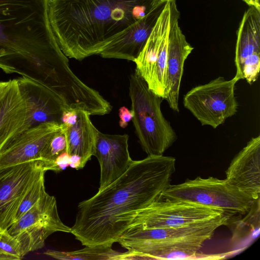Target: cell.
<instances>
[{"label": "cell", "mask_w": 260, "mask_h": 260, "mask_svg": "<svg viewBox=\"0 0 260 260\" xmlns=\"http://www.w3.org/2000/svg\"><path fill=\"white\" fill-rule=\"evenodd\" d=\"M249 7L256 8L260 11V0H243Z\"/></svg>", "instance_id": "cell-29"}, {"label": "cell", "mask_w": 260, "mask_h": 260, "mask_svg": "<svg viewBox=\"0 0 260 260\" xmlns=\"http://www.w3.org/2000/svg\"><path fill=\"white\" fill-rule=\"evenodd\" d=\"M90 115L78 110L76 122L69 126L60 124L64 129L67 143V153L69 156L76 155L81 159V167L94 155L98 129L93 125Z\"/></svg>", "instance_id": "cell-20"}, {"label": "cell", "mask_w": 260, "mask_h": 260, "mask_svg": "<svg viewBox=\"0 0 260 260\" xmlns=\"http://www.w3.org/2000/svg\"><path fill=\"white\" fill-rule=\"evenodd\" d=\"M17 80L26 101L30 126L50 122L60 124L66 107L59 97L36 78L24 75Z\"/></svg>", "instance_id": "cell-16"}, {"label": "cell", "mask_w": 260, "mask_h": 260, "mask_svg": "<svg viewBox=\"0 0 260 260\" xmlns=\"http://www.w3.org/2000/svg\"><path fill=\"white\" fill-rule=\"evenodd\" d=\"M160 0H50L49 18L65 55L81 60L103 48Z\"/></svg>", "instance_id": "cell-2"}, {"label": "cell", "mask_w": 260, "mask_h": 260, "mask_svg": "<svg viewBox=\"0 0 260 260\" xmlns=\"http://www.w3.org/2000/svg\"><path fill=\"white\" fill-rule=\"evenodd\" d=\"M129 95L136 133L148 156L162 155L177 137L160 109L164 99L152 92L135 71L129 77Z\"/></svg>", "instance_id": "cell-5"}, {"label": "cell", "mask_w": 260, "mask_h": 260, "mask_svg": "<svg viewBox=\"0 0 260 260\" xmlns=\"http://www.w3.org/2000/svg\"><path fill=\"white\" fill-rule=\"evenodd\" d=\"M169 0H160L146 15L106 46L99 55L104 58L134 61L143 50Z\"/></svg>", "instance_id": "cell-15"}, {"label": "cell", "mask_w": 260, "mask_h": 260, "mask_svg": "<svg viewBox=\"0 0 260 260\" xmlns=\"http://www.w3.org/2000/svg\"><path fill=\"white\" fill-rule=\"evenodd\" d=\"M169 28L166 76L165 99L171 109L179 112V96L184 62L193 47L179 26L180 12L176 0H169Z\"/></svg>", "instance_id": "cell-12"}, {"label": "cell", "mask_w": 260, "mask_h": 260, "mask_svg": "<svg viewBox=\"0 0 260 260\" xmlns=\"http://www.w3.org/2000/svg\"><path fill=\"white\" fill-rule=\"evenodd\" d=\"M29 127L25 98L17 79H12L0 103V153L12 140Z\"/></svg>", "instance_id": "cell-19"}, {"label": "cell", "mask_w": 260, "mask_h": 260, "mask_svg": "<svg viewBox=\"0 0 260 260\" xmlns=\"http://www.w3.org/2000/svg\"><path fill=\"white\" fill-rule=\"evenodd\" d=\"M229 215L179 228L141 229L129 226L118 243L126 249V259H154L157 253L174 248L199 250L219 227L228 223Z\"/></svg>", "instance_id": "cell-4"}, {"label": "cell", "mask_w": 260, "mask_h": 260, "mask_svg": "<svg viewBox=\"0 0 260 260\" xmlns=\"http://www.w3.org/2000/svg\"><path fill=\"white\" fill-rule=\"evenodd\" d=\"M7 231L19 243L25 256L42 248L46 239L57 232L71 233L59 217L55 198L46 193Z\"/></svg>", "instance_id": "cell-8"}, {"label": "cell", "mask_w": 260, "mask_h": 260, "mask_svg": "<svg viewBox=\"0 0 260 260\" xmlns=\"http://www.w3.org/2000/svg\"><path fill=\"white\" fill-rule=\"evenodd\" d=\"M61 128V124L50 122L26 129L0 153V168L34 160L42 161L50 141Z\"/></svg>", "instance_id": "cell-14"}, {"label": "cell", "mask_w": 260, "mask_h": 260, "mask_svg": "<svg viewBox=\"0 0 260 260\" xmlns=\"http://www.w3.org/2000/svg\"><path fill=\"white\" fill-rule=\"evenodd\" d=\"M50 0H0V68L23 60L34 66L60 48L49 18Z\"/></svg>", "instance_id": "cell-3"}, {"label": "cell", "mask_w": 260, "mask_h": 260, "mask_svg": "<svg viewBox=\"0 0 260 260\" xmlns=\"http://www.w3.org/2000/svg\"><path fill=\"white\" fill-rule=\"evenodd\" d=\"M169 20L168 3L143 50L134 61L136 66L135 71L146 82L149 88L164 100Z\"/></svg>", "instance_id": "cell-10"}, {"label": "cell", "mask_w": 260, "mask_h": 260, "mask_svg": "<svg viewBox=\"0 0 260 260\" xmlns=\"http://www.w3.org/2000/svg\"><path fill=\"white\" fill-rule=\"evenodd\" d=\"M162 199L190 202L222 211L226 215L247 213L256 201L225 179L198 177L183 183L170 185Z\"/></svg>", "instance_id": "cell-6"}, {"label": "cell", "mask_w": 260, "mask_h": 260, "mask_svg": "<svg viewBox=\"0 0 260 260\" xmlns=\"http://www.w3.org/2000/svg\"><path fill=\"white\" fill-rule=\"evenodd\" d=\"M46 171L42 162L34 160L0 168V228L7 230L16 221L25 196Z\"/></svg>", "instance_id": "cell-11"}, {"label": "cell", "mask_w": 260, "mask_h": 260, "mask_svg": "<svg viewBox=\"0 0 260 260\" xmlns=\"http://www.w3.org/2000/svg\"><path fill=\"white\" fill-rule=\"evenodd\" d=\"M235 76L250 85L257 80L260 71V11L250 7L240 23L236 44Z\"/></svg>", "instance_id": "cell-13"}, {"label": "cell", "mask_w": 260, "mask_h": 260, "mask_svg": "<svg viewBox=\"0 0 260 260\" xmlns=\"http://www.w3.org/2000/svg\"><path fill=\"white\" fill-rule=\"evenodd\" d=\"M66 135L61 126V129L52 138L46 149L41 161L44 170L46 171L51 170L55 172V161L60 154L66 152Z\"/></svg>", "instance_id": "cell-22"}, {"label": "cell", "mask_w": 260, "mask_h": 260, "mask_svg": "<svg viewBox=\"0 0 260 260\" xmlns=\"http://www.w3.org/2000/svg\"><path fill=\"white\" fill-rule=\"evenodd\" d=\"M46 193L45 174H43L35 182L25 196L17 212L16 221L30 209Z\"/></svg>", "instance_id": "cell-24"}, {"label": "cell", "mask_w": 260, "mask_h": 260, "mask_svg": "<svg viewBox=\"0 0 260 260\" xmlns=\"http://www.w3.org/2000/svg\"><path fill=\"white\" fill-rule=\"evenodd\" d=\"M24 256L19 243L7 230L0 234V260H20Z\"/></svg>", "instance_id": "cell-25"}, {"label": "cell", "mask_w": 260, "mask_h": 260, "mask_svg": "<svg viewBox=\"0 0 260 260\" xmlns=\"http://www.w3.org/2000/svg\"><path fill=\"white\" fill-rule=\"evenodd\" d=\"M223 254H206L199 250L188 248H174L160 252L154 256V259H220Z\"/></svg>", "instance_id": "cell-23"}, {"label": "cell", "mask_w": 260, "mask_h": 260, "mask_svg": "<svg viewBox=\"0 0 260 260\" xmlns=\"http://www.w3.org/2000/svg\"><path fill=\"white\" fill-rule=\"evenodd\" d=\"M225 214L220 210L200 204L161 199L140 211L129 227L141 229L179 228Z\"/></svg>", "instance_id": "cell-9"}, {"label": "cell", "mask_w": 260, "mask_h": 260, "mask_svg": "<svg viewBox=\"0 0 260 260\" xmlns=\"http://www.w3.org/2000/svg\"><path fill=\"white\" fill-rule=\"evenodd\" d=\"M4 230H2L1 228H0V234H1Z\"/></svg>", "instance_id": "cell-30"}, {"label": "cell", "mask_w": 260, "mask_h": 260, "mask_svg": "<svg viewBox=\"0 0 260 260\" xmlns=\"http://www.w3.org/2000/svg\"><path fill=\"white\" fill-rule=\"evenodd\" d=\"M238 81L235 76L229 80L218 77L195 86L184 95L183 105L202 125L216 128L238 111L235 89Z\"/></svg>", "instance_id": "cell-7"}, {"label": "cell", "mask_w": 260, "mask_h": 260, "mask_svg": "<svg viewBox=\"0 0 260 260\" xmlns=\"http://www.w3.org/2000/svg\"><path fill=\"white\" fill-rule=\"evenodd\" d=\"M176 159L148 156L90 198L80 202L71 233L84 246L112 247L137 215L162 199L171 184Z\"/></svg>", "instance_id": "cell-1"}, {"label": "cell", "mask_w": 260, "mask_h": 260, "mask_svg": "<svg viewBox=\"0 0 260 260\" xmlns=\"http://www.w3.org/2000/svg\"><path fill=\"white\" fill-rule=\"evenodd\" d=\"M11 83L12 80H9V81H7L0 82V103L9 90Z\"/></svg>", "instance_id": "cell-28"}, {"label": "cell", "mask_w": 260, "mask_h": 260, "mask_svg": "<svg viewBox=\"0 0 260 260\" xmlns=\"http://www.w3.org/2000/svg\"><path fill=\"white\" fill-rule=\"evenodd\" d=\"M78 110L66 108L62 115L61 124L66 126H69L74 124L77 120Z\"/></svg>", "instance_id": "cell-26"}, {"label": "cell", "mask_w": 260, "mask_h": 260, "mask_svg": "<svg viewBox=\"0 0 260 260\" xmlns=\"http://www.w3.org/2000/svg\"><path fill=\"white\" fill-rule=\"evenodd\" d=\"M128 140L127 134L110 135L98 131L94 155L101 169L98 190L120 177L133 161L128 151Z\"/></svg>", "instance_id": "cell-17"}, {"label": "cell", "mask_w": 260, "mask_h": 260, "mask_svg": "<svg viewBox=\"0 0 260 260\" xmlns=\"http://www.w3.org/2000/svg\"><path fill=\"white\" fill-rule=\"evenodd\" d=\"M85 246L83 249L72 251L47 250L44 254L54 258L63 260H118L122 253L108 246Z\"/></svg>", "instance_id": "cell-21"}, {"label": "cell", "mask_w": 260, "mask_h": 260, "mask_svg": "<svg viewBox=\"0 0 260 260\" xmlns=\"http://www.w3.org/2000/svg\"><path fill=\"white\" fill-rule=\"evenodd\" d=\"M231 185L257 201L260 194V136L252 138L225 171Z\"/></svg>", "instance_id": "cell-18"}, {"label": "cell", "mask_w": 260, "mask_h": 260, "mask_svg": "<svg viewBox=\"0 0 260 260\" xmlns=\"http://www.w3.org/2000/svg\"><path fill=\"white\" fill-rule=\"evenodd\" d=\"M119 117L120 118L119 122L120 126L122 128H125L127 126L128 123L133 119L134 113L132 110H129L126 107L123 106L119 110Z\"/></svg>", "instance_id": "cell-27"}]
</instances>
